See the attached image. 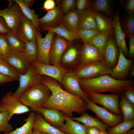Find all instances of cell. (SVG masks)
<instances>
[{
	"label": "cell",
	"mask_w": 134,
	"mask_h": 134,
	"mask_svg": "<svg viewBox=\"0 0 134 134\" xmlns=\"http://www.w3.org/2000/svg\"><path fill=\"white\" fill-rule=\"evenodd\" d=\"M41 83L47 86L51 92L50 97L41 105L42 107L61 110L70 118L74 112L82 114L88 109L85 100L64 90L54 80L41 76Z\"/></svg>",
	"instance_id": "6da1fadb"
},
{
	"label": "cell",
	"mask_w": 134,
	"mask_h": 134,
	"mask_svg": "<svg viewBox=\"0 0 134 134\" xmlns=\"http://www.w3.org/2000/svg\"><path fill=\"white\" fill-rule=\"evenodd\" d=\"M79 82L81 89L88 93L110 92L120 94L127 89L134 88L131 81L116 79L109 74L91 78H79Z\"/></svg>",
	"instance_id": "7a4b0ae2"
},
{
	"label": "cell",
	"mask_w": 134,
	"mask_h": 134,
	"mask_svg": "<svg viewBox=\"0 0 134 134\" xmlns=\"http://www.w3.org/2000/svg\"><path fill=\"white\" fill-rule=\"evenodd\" d=\"M51 92L45 85L40 83L26 90L19 97L21 102L35 112L50 97Z\"/></svg>",
	"instance_id": "3957f363"
},
{
	"label": "cell",
	"mask_w": 134,
	"mask_h": 134,
	"mask_svg": "<svg viewBox=\"0 0 134 134\" xmlns=\"http://www.w3.org/2000/svg\"><path fill=\"white\" fill-rule=\"evenodd\" d=\"M11 0H9L7 7L0 9V17L3 18L10 31L16 35L23 14L19 5Z\"/></svg>",
	"instance_id": "277c9868"
},
{
	"label": "cell",
	"mask_w": 134,
	"mask_h": 134,
	"mask_svg": "<svg viewBox=\"0 0 134 134\" xmlns=\"http://www.w3.org/2000/svg\"><path fill=\"white\" fill-rule=\"evenodd\" d=\"M112 69L103 60L82 66L74 73L79 78L89 79L110 74Z\"/></svg>",
	"instance_id": "5b68a950"
},
{
	"label": "cell",
	"mask_w": 134,
	"mask_h": 134,
	"mask_svg": "<svg viewBox=\"0 0 134 134\" xmlns=\"http://www.w3.org/2000/svg\"><path fill=\"white\" fill-rule=\"evenodd\" d=\"M31 111L21 102L19 98L14 96L11 92H7L3 96L0 101V112H8L9 120L14 114H22Z\"/></svg>",
	"instance_id": "8992f818"
},
{
	"label": "cell",
	"mask_w": 134,
	"mask_h": 134,
	"mask_svg": "<svg viewBox=\"0 0 134 134\" xmlns=\"http://www.w3.org/2000/svg\"><path fill=\"white\" fill-rule=\"evenodd\" d=\"M119 95L94 93L87 94L89 99L93 102L101 105L113 114L120 115L122 114L119 107Z\"/></svg>",
	"instance_id": "52a82bcc"
},
{
	"label": "cell",
	"mask_w": 134,
	"mask_h": 134,
	"mask_svg": "<svg viewBox=\"0 0 134 134\" xmlns=\"http://www.w3.org/2000/svg\"><path fill=\"white\" fill-rule=\"evenodd\" d=\"M48 32L43 37L40 32L38 31L37 32L36 36L38 49L37 61L42 64H49L50 53L54 33L51 31Z\"/></svg>",
	"instance_id": "ba28073f"
},
{
	"label": "cell",
	"mask_w": 134,
	"mask_h": 134,
	"mask_svg": "<svg viewBox=\"0 0 134 134\" xmlns=\"http://www.w3.org/2000/svg\"><path fill=\"white\" fill-rule=\"evenodd\" d=\"M2 58L21 74L25 73L31 65L23 52L10 48Z\"/></svg>",
	"instance_id": "9c48e42d"
},
{
	"label": "cell",
	"mask_w": 134,
	"mask_h": 134,
	"mask_svg": "<svg viewBox=\"0 0 134 134\" xmlns=\"http://www.w3.org/2000/svg\"><path fill=\"white\" fill-rule=\"evenodd\" d=\"M87 102L88 109L94 112L98 118L109 127H113L123 121L122 115L113 114L104 107L97 105L89 100Z\"/></svg>",
	"instance_id": "30bf717a"
},
{
	"label": "cell",
	"mask_w": 134,
	"mask_h": 134,
	"mask_svg": "<svg viewBox=\"0 0 134 134\" xmlns=\"http://www.w3.org/2000/svg\"><path fill=\"white\" fill-rule=\"evenodd\" d=\"M31 65L34 70L39 74L54 78L61 83L64 75L68 71L67 69L60 66L51 65L37 61L32 63Z\"/></svg>",
	"instance_id": "8fae6325"
},
{
	"label": "cell",
	"mask_w": 134,
	"mask_h": 134,
	"mask_svg": "<svg viewBox=\"0 0 134 134\" xmlns=\"http://www.w3.org/2000/svg\"><path fill=\"white\" fill-rule=\"evenodd\" d=\"M41 75L36 72L31 65L28 71L24 74H20L18 80L19 85L13 95L19 98L27 89L35 85L41 83Z\"/></svg>",
	"instance_id": "7c38bea8"
},
{
	"label": "cell",
	"mask_w": 134,
	"mask_h": 134,
	"mask_svg": "<svg viewBox=\"0 0 134 134\" xmlns=\"http://www.w3.org/2000/svg\"><path fill=\"white\" fill-rule=\"evenodd\" d=\"M79 79L74 72L67 71L64 75L61 83L66 91L81 97L87 102L89 99L81 87Z\"/></svg>",
	"instance_id": "4fadbf2b"
},
{
	"label": "cell",
	"mask_w": 134,
	"mask_h": 134,
	"mask_svg": "<svg viewBox=\"0 0 134 134\" xmlns=\"http://www.w3.org/2000/svg\"><path fill=\"white\" fill-rule=\"evenodd\" d=\"M70 45L66 39L57 34L53 38L50 53V60L54 65L60 66L63 53Z\"/></svg>",
	"instance_id": "5bb4252c"
},
{
	"label": "cell",
	"mask_w": 134,
	"mask_h": 134,
	"mask_svg": "<svg viewBox=\"0 0 134 134\" xmlns=\"http://www.w3.org/2000/svg\"><path fill=\"white\" fill-rule=\"evenodd\" d=\"M38 31L33 23L23 15L16 35L23 42L26 41H36Z\"/></svg>",
	"instance_id": "9a60e30c"
},
{
	"label": "cell",
	"mask_w": 134,
	"mask_h": 134,
	"mask_svg": "<svg viewBox=\"0 0 134 134\" xmlns=\"http://www.w3.org/2000/svg\"><path fill=\"white\" fill-rule=\"evenodd\" d=\"M59 111L54 108H45L40 106L35 112L41 114L47 122L58 129L64 125L65 121V116Z\"/></svg>",
	"instance_id": "2e32d148"
},
{
	"label": "cell",
	"mask_w": 134,
	"mask_h": 134,
	"mask_svg": "<svg viewBox=\"0 0 134 134\" xmlns=\"http://www.w3.org/2000/svg\"><path fill=\"white\" fill-rule=\"evenodd\" d=\"M63 14L60 6L56 7L48 11L44 16L39 18L40 28L43 30L58 26L62 23L63 17Z\"/></svg>",
	"instance_id": "e0dca14e"
},
{
	"label": "cell",
	"mask_w": 134,
	"mask_h": 134,
	"mask_svg": "<svg viewBox=\"0 0 134 134\" xmlns=\"http://www.w3.org/2000/svg\"><path fill=\"white\" fill-rule=\"evenodd\" d=\"M82 66L104 60L98 49L89 42L84 43L81 51Z\"/></svg>",
	"instance_id": "ac0fdd59"
},
{
	"label": "cell",
	"mask_w": 134,
	"mask_h": 134,
	"mask_svg": "<svg viewBox=\"0 0 134 134\" xmlns=\"http://www.w3.org/2000/svg\"><path fill=\"white\" fill-rule=\"evenodd\" d=\"M119 49V55L117 63L112 69L110 76L116 79L123 80L127 77L131 65L132 61L125 56L121 50Z\"/></svg>",
	"instance_id": "d6986e66"
},
{
	"label": "cell",
	"mask_w": 134,
	"mask_h": 134,
	"mask_svg": "<svg viewBox=\"0 0 134 134\" xmlns=\"http://www.w3.org/2000/svg\"><path fill=\"white\" fill-rule=\"evenodd\" d=\"M95 17L99 30L109 37L114 35L113 21L107 16L95 11Z\"/></svg>",
	"instance_id": "ffe728a7"
},
{
	"label": "cell",
	"mask_w": 134,
	"mask_h": 134,
	"mask_svg": "<svg viewBox=\"0 0 134 134\" xmlns=\"http://www.w3.org/2000/svg\"><path fill=\"white\" fill-rule=\"evenodd\" d=\"M98 30L95 17V11L89 8L80 13L79 29Z\"/></svg>",
	"instance_id": "44dd1931"
},
{
	"label": "cell",
	"mask_w": 134,
	"mask_h": 134,
	"mask_svg": "<svg viewBox=\"0 0 134 134\" xmlns=\"http://www.w3.org/2000/svg\"><path fill=\"white\" fill-rule=\"evenodd\" d=\"M113 22L114 35L119 48L124 55H127L128 51L126 41L125 34L121 26L118 14H116L114 16Z\"/></svg>",
	"instance_id": "7402d4cb"
},
{
	"label": "cell",
	"mask_w": 134,
	"mask_h": 134,
	"mask_svg": "<svg viewBox=\"0 0 134 134\" xmlns=\"http://www.w3.org/2000/svg\"><path fill=\"white\" fill-rule=\"evenodd\" d=\"M65 123L58 128L67 134H88L87 127L72 119L70 117L65 116Z\"/></svg>",
	"instance_id": "603a6c76"
},
{
	"label": "cell",
	"mask_w": 134,
	"mask_h": 134,
	"mask_svg": "<svg viewBox=\"0 0 134 134\" xmlns=\"http://www.w3.org/2000/svg\"><path fill=\"white\" fill-rule=\"evenodd\" d=\"M33 129L46 134H67L49 124L39 113L36 114Z\"/></svg>",
	"instance_id": "cb8c5ba5"
},
{
	"label": "cell",
	"mask_w": 134,
	"mask_h": 134,
	"mask_svg": "<svg viewBox=\"0 0 134 134\" xmlns=\"http://www.w3.org/2000/svg\"><path fill=\"white\" fill-rule=\"evenodd\" d=\"M112 37H109L104 48L103 57L107 64L111 68L115 64L118 55V50Z\"/></svg>",
	"instance_id": "d4e9b609"
},
{
	"label": "cell",
	"mask_w": 134,
	"mask_h": 134,
	"mask_svg": "<svg viewBox=\"0 0 134 134\" xmlns=\"http://www.w3.org/2000/svg\"><path fill=\"white\" fill-rule=\"evenodd\" d=\"M80 13L76 9H73L63 17L62 23L68 30L77 33L79 29Z\"/></svg>",
	"instance_id": "484cf974"
},
{
	"label": "cell",
	"mask_w": 134,
	"mask_h": 134,
	"mask_svg": "<svg viewBox=\"0 0 134 134\" xmlns=\"http://www.w3.org/2000/svg\"><path fill=\"white\" fill-rule=\"evenodd\" d=\"M70 118L74 120L78 121L82 123L87 127H95L99 131L106 130L109 127L107 125L103 123L98 118L91 116L85 112L80 117H72Z\"/></svg>",
	"instance_id": "4316f807"
},
{
	"label": "cell",
	"mask_w": 134,
	"mask_h": 134,
	"mask_svg": "<svg viewBox=\"0 0 134 134\" xmlns=\"http://www.w3.org/2000/svg\"><path fill=\"white\" fill-rule=\"evenodd\" d=\"M43 30L47 31H51L56 33L65 39L70 43L74 40L80 38L77 33L69 31L62 23L56 27L45 28Z\"/></svg>",
	"instance_id": "83f0119b"
},
{
	"label": "cell",
	"mask_w": 134,
	"mask_h": 134,
	"mask_svg": "<svg viewBox=\"0 0 134 134\" xmlns=\"http://www.w3.org/2000/svg\"><path fill=\"white\" fill-rule=\"evenodd\" d=\"M120 111L122 114L123 121L134 119V105L122 95L119 102Z\"/></svg>",
	"instance_id": "f1b7e54d"
},
{
	"label": "cell",
	"mask_w": 134,
	"mask_h": 134,
	"mask_svg": "<svg viewBox=\"0 0 134 134\" xmlns=\"http://www.w3.org/2000/svg\"><path fill=\"white\" fill-rule=\"evenodd\" d=\"M36 114L34 112H31L28 117L24 119L25 123L23 125L6 134H32Z\"/></svg>",
	"instance_id": "f546056e"
},
{
	"label": "cell",
	"mask_w": 134,
	"mask_h": 134,
	"mask_svg": "<svg viewBox=\"0 0 134 134\" xmlns=\"http://www.w3.org/2000/svg\"><path fill=\"white\" fill-rule=\"evenodd\" d=\"M17 3L20 7L23 15L31 21L36 27L38 31H41L39 26L38 16L35 14L34 10L31 9L30 7L24 3L22 0H11Z\"/></svg>",
	"instance_id": "4dcf8cb0"
},
{
	"label": "cell",
	"mask_w": 134,
	"mask_h": 134,
	"mask_svg": "<svg viewBox=\"0 0 134 134\" xmlns=\"http://www.w3.org/2000/svg\"><path fill=\"white\" fill-rule=\"evenodd\" d=\"M134 127V119L123 121L113 127L109 128L107 132L109 134H127Z\"/></svg>",
	"instance_id": "1f68e13d"
},
{
	"label": "cell",
	"mask_w": 134,
	"mask_h": 134,
	"mask_svg": "<svg viewBox=\"0 0 134 134\" xmlns=\"http://www.w3.org/2000/svg\"><path fill=\"white\" fill-rule=\"evenodd\" d=\"M25 44L24 54L31 64L37 61L38 49L36 41H27L24 42Z\"/></svg>",
	"instance_id": "d6a6232c"
},
{
	"label": "cell",
	"mask_w": 134,
	"mask_h": 134,
	"mask_svg": "<svg viewBox=\"0 0 134 134\" xmlns=\"http://www.w3.org/2000/svg\"><path fill=\"white\" fill-rule=\"evenodd\" d=\"M5 35L10 49L21 52H24L25 43L16 34L10 31L5 34Z\"/></svg>",
	"instance_id": "836d02e7"
},
{
	"label": "cell",
	"mask_w": 134,
	"mask_h": 134,
	"mask_svg": "<svg viewBox=\"0 0 134 134\" xmlns=\"http://www.w3.org/2000/svg\"><path fill=\"white\" fill-rule=\"evenodd\" d=\"M0 73L13 79L18 80L20 74L5 61L0 58Z\"/></svg>",
	"instance_id": "e575fe53"
},
{
	"label": "cell",
	"mask_w": 134,
	"mask_h": 134,
	"mask_svg": "<svg viewBox=\"0 0 134 134\" xmlns=\"http://www.w3.org/2000/svg\"><path fill=\"white\" fill-rule=\"evenodd\" d=\"M109 38L107 36L100 33L88 42L95 47L103 56L104 50Z\"/></svg>",
	"instance_id": "d590c367"
},
{
	"label": "cell",
	"mask_w": 134,
	"mask_h": 134,
	"mask_svg": "<svg viewBox=\"0 0 134 134\" xmlns=\"http://www.w3.org/2000/svg\"><path fill=\"white\" fill-rule=\"evenodd\" d=\"M91 7L95 11L111 15L110 1L108 0H96L92 3Z\"/></svg>",
	"instance_id": "8d00e7d4"
},
{
	"label": "cell",
	"mask_w": 134,
	"mask_h": 134,
	"mask_svg": "<svg viewBox=\"0 0 134 134\" xmlns=\"http://www.w3.org/2000/svg\"><path fill=\"white\" fill-rule=\"evenodd\" d=\"M9 117L8 112H0V133L3 132L6 134L13 130L12 126L9 123Z\"/></svg>",
	"instance_id": "74e56055"
},
{
	"label": "cell",
	"mask_w": 134,
	"mask_h": 134,
	"mask_svg": "<svg viewBox=\"0 0 134 134\" xmlns=\"http://www.w3.org/2000/svg\"><path fill=\"white\" fill-rule=\"evenodd\" d=\"M100 33L97 30L84 29H79L77 32L80 38L84 43L89 42Z\"/></svg>",
	"instance_id": "f35d334b"
},
{
	"label": "cell",
	"mask_w": 134,
	"mask_h": 134,
	"mask_svg": "<svg viewBox=\"0 0 134 134\" xmlns=\"http://www.w3.org/2000/svg\"><path fill=\"white\" fill-rule=\"evenodd\" d=\"M78 52L77 49L72 47L69 48L63 56L62 62L65 64H69L74 62L76 59Z\"/></svg>",
	"instance_id": "ab89813d"
},
{
	"label": "cell",
	"mask_w": 134,
	"mask_h": 134,
	"mask_svg": "<svg viewBox=\"0 0 134 134\" xmlns=\"http://www.w3.org/2000/svg\"><path fill=\"white\" fill-rule=\"evenodd\" d=\"M126 33L128 37L134 34V15L129 14L126 19L125 24Z\"/></svg>",
	"instance_id": "60d3db41"
},
{
	"label": "cell",
	"mask_w": 134,
	"mask_h": 134,
	"mask_svg": "<svg viewBox=\"0 0 134 134\" xmlns=\"http://www.w3.org/2000/svg\"><path fill=\"white\" fill-rule=\"evenodd\" d=\"M76 0H64L60 7L62 12L66 14L74 9L76 6Z\"/></svg>",
	"instance_id": "b9f144b4"
},
{
	"label": "cell",
	"mask_w": 134,
	"mask_h": 134,
	"mask_svg": "<svg viewBox=\"0 0 134 134\" xmlns=\"http://www.w3.org/2000/svg\"><path fill=\"white\" fill-rule=\"evenodd\" d=\"M10 49L5 34H0V51L2 56L6 55Z\"/></svg>",
	"instance_id": "7bdbcfd3"
},
{
	"label": "cell",
	"mask_w": 134,
	"mask_h": 134,
	"mask_svg": "<svg viewBox=\"0 0 134 134\" xmlns=\"http://www.w3.org/2000/svg\"><path fill=\"white\" fill-rule=\"evenodd\" d=\"M91 1L88 0H76V9L79 13L82 12L89 8L91 4Z\"/></svg>",
	"instance_id": "ee69618b"
},
{
	"label": "cell",
	"mask_w": 134,
	"mask_h": 134,
	"mask_svg": "<svg viewBox=\"0 0 134 134\" xmlns=\"http://www.w3.org/2000/svg\"><path fill=\"white\" fill-rule=\"evenodd\" d=\"M124 96L129 101L134 104V88L129 89L125 90L123 92Z\"/></svg>",
	"instance_id": "f6af8a7d"
},
{
	"label": "cell",
	"mask_w": 134,
	"mask_h": 134,
	"mask_svg": "<svg viewBox=\"0 0 134 134\" xmlns=\"http://www.w3.org/2000/svg\"><path fill=\"white\" fill-rule=\"evenodd\" d=\"M56 3L53 0H46L44 2L43 6L41 8L48 11L55 8Z\"/></svg>",
	"instance_id": "bcb514c9"
},
{
	"label": "cell",
	"mask_w": 134,
	"mask_h": 134,
	"mask_svg": "<svg viewBox=\"0 0 134 134\" xmlns=\"http://www.w3.org/2000/svg\"><path fill=\"white\" fill-rule=\"evenodd\" d=\"M10 31L4 19L0 17V34H5Z\"/></svg>",
	"instance_id": "7dc6e473"
},
{
	"label": "cell",
	"mask_w": 134,
	"mask_h": 134,
	"mask_svg": "<svg viewBox=\"0 0 134 134\" xmlns=\"http://www.w3.org/2000/svg\"><path fill=\"white\" fill-rule=\"evenodd\" d=\"M129 37V49L128 55L130 57H133L134 55V34L130 36Z\"/></svg>",
	"instance_id": "c3c4849f"
},
{
	"label": "cell",
	"mask_w": 134,
	"mask_h": 134,
	"mask_svg": "<svg viewBox=\"0 0 134 134\" xmlns=\"http://www.w3.org/2000/svg\"><path fill=\"white\" fill-rule=\"evenodd\" d=\"M125 9L129 14H133L134 12V0H128L125 5Z\"/></svg>",
	"instance_id": "681fc988"
},
{
	"label": "cell",
	"mask_w": 134,
	"mask_h": 134,
	"mask_svg": "<svg viewBox=\"0 0 134 134\" xmlns=\"http://www.w3.org/2000/svg\"><path fill=\"white\" fill-rule=\"evenodd\" d=\"M15 80L13 79L0 73V85Z\"/></svg>",
	"instance_id": "f907efd6"
},
{
	"label": "cell",
	"mask_w": 134,
	"mask_h": 134,
	"mask_svg": "<svg viewBox=\"0 0 134 134\" xmlns=\"http://www.w3.org/2000/svg\"><path fill=\"white\" fill-rule=\"evenodd\" d=\"M88 134H99L100 131L94 127H87Z\"/></svg>",
	"instance_id": "816d5d0a"
},
{
	"label": "cell",
	"mask_w": 134,
	"mask_h": 134,
	"mask_svg": "<svg viewBox=\"0 0 134 134\" xmlns=\"http://www.w3.org/2000/svg\"><path fill=\"white\" fill-rule=\"evenodd\" d=\"M22 1L29 7L33 6L34 1L33 0H22Z\"/></svg>",
	"instance_id": "f5cc1de1"
},
{
	"label": "cell",
	"mask_w": 134,
	"mask_h": 134,
	"mask_svg": "<svg viewBox=\"0 0 134 134\" xmlns=\"http://www.w3.org/2000/svg\"><path fill=\"white\" fill-rule=\"evenodd\" d=\"M99 134H109L106 130H102L100 131Z\"/></svg>",
	"instance_id": "db71d44e"
},
{
	"label": "cell",
	"mask_w": 134,
	"mask_h": 134,
	"mask_svg": "<svg viewBox=\"0 0 134 134\" xmlns=\"http://www.w3.org/2000/svg\"><path fill=\"white\" fill-rule=\"evenodd\" d=\"M40 133H41L38 130L36 129H34L32 134H39Z\"/></svg>",
	"instance_id": "11a10c76"
},
{
	"label": "cell",
	"mask_w": 134,
	"mask_h": 134,
	"mask_svg": "<svg viewBox=\"0 0 134 134\" xmlns=\"http://www.w3.org/2000/svg\"><path fill=\"white\" fill-rule=\"evenodd\" d=\"M127 134H134V129L129 130L127 133Z\"/></svg>",
	"instance_id": "9f6ffc18"
},
{
	"label": "cell",
	"mask_w": 134,
	"mask_h": 134,
	"mask_svg": "<svg viewBox=\"0 0 134 134\" xmlns=\"http://www.w3.org/2000/svg\"><path fill=\"white\" fill-rule=\"evenodd\" d=\"M2 55L0 51V58H2Z\"/></svg>",
	"instance_id": "6f0895ef"
},
{
	"label": "cell",
	"mask_w": 134,
	"mask_h": 134,
	"mask_svg": "<svg viewBox=\"0 0 134 134\" xmlns=\"http://www.w3.org/2000/svg\"><path fill=\"white\" fill-rule=\"evenodd\" d=\"M39 134H46L45 133H40Z\"/></svg>",
	"instance_id": "680465c9"
},
{
	"label": "cell",
	"mask_w": 134,
	"mask_h": 134,
	"mask_svg": "<svg viewBox=\"0 0 134 134\" xmlns=\"http://www.w3.org/2000/svg\"></svg>",
	"instance_id": "91938a15"
}]
</instances>
